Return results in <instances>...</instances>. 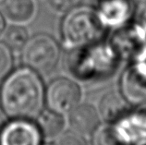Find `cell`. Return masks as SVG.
Instances as JSON below:
<instances>
[{
    "label": "cell",
    "instance_id": "obj_1",
    "mask_svg": "<svg viewBox=\"0 0 146 145\" xmlns=\"http://www.w3.org/2000/svg\"><path fill=\"white\" fill-rule=\"evenodd\" d=\"M44 93L39 73L25 66L13 68L0 86L1 109L10 119H33L44 109Z\"/></svg>",
    "mask_w": 146,
    "mask_h": 145
},
{
    "label": "cell",
    "instance_id": "obj_2",
    "mask_svg": "<svg viewBox=\"0 0 146 145\" xmlns=\"http://www.w3.org/2000/svg\"><path fill=\"white\" fill-rule=\"evenodd\" d=\"M120 61L110 42L102 40L71 50L68 70L80 81H98L114 74Z\"/></svg>",
    "mask_w": 146,
    "mask_h": 145
},
{
    "label": "cell",
    "instance_id": "obj_3",
    "mask_svg": "<svg viewBox=\"0 0 146 145\" xmlns=\"http://www.w3.org/2000/svg\"><path fill=\"white\" fill-rule=\"evenodd\" d=\"M106 30L95 7L80 4L64 14L60 23L61 44L68 51L75 50L102 41Z\"/></svg>",
    "mask_w": 146,
    "mask_h": 145
},
{
    "label": "cell",
    "instance_id": "obj_4",
    "mask_svg": "<svg viewBox=\"0 0 146 145\" xmlns=\"http://www.w3.org/2000/svg\"><path fill=\"white\" fill-rule=\"evenodd\" d=\"M20 51L22 66L40 75L48 74L59 62L61 45L50 34L40 32L30 36Z\"/></svg>",
    "mask_w": 146,
    "mask_h": 145
},
{
    "label": "cell",
    "instance_id": "obj_5",
    "mask_svg": "<svg viewBox=\"0 0 146 145\" xmlns=\"http://www.w3.org/2000/svg\"><path fill=\"white\" fill-rule=\"evenodd\" d=\"M82 98V90L79 83L67 77H57L45 87L44 105L46 108L62 115H68Z\"/></svg>",
    "mask_w": 146,
    "mask_h": 145
},
{
    "label": "cell",
    "instance_id": "obj_6",
    "mask_svg": "<svg viewBox=\"0 0 146 145\" xmlns=\"http://www.w3.org/2000/svg\"><path fill=\"white\" fill-rule=\"evenodd\" d=\"M44 139L35 122L12 118L0 132V145H44Z\"/></svg>",
    "mask_w": 146,
    "mask_h": 145
},
{
    "label": "cell",
    "instance_id": "obj_7",
    "mask_svg": "<svg viewBox=\"0 0 146 145\" xmlns=\"http://www.w3.org/2000/svg\"><path fill=\"white\" fill-rule=\"evenodd\" d=\"M135 7L132 0H99L95 9L103 27L116 30L132 21Z\"/></svg>",
    "mask_w": 146,
    "mask_h": 145
},
{
    "label": "cell",
    "instance_id": "obj_8",
    "mask_svg": "<svg viewBox=\"0 0 146 145\" xmlns=\"http://www.w3.org/2000/svg\"><path fill=\"white\" fill-rule=\"evenodd\" d=\"M110 44L121 60H130L136 52L146 43V32L140 22L127 24L122 28L113 30Z\"/></svg>",
    "mask_w": 146,
    "mask_h": 145
},
{
    "label": "cell",
    "instance_id": "obj_9",
    "mask_svg": "<svg viewBox=\"0 0 146 145\" xmlns=\"http://www.w3.org/2000/svg\"><path fill=\"white\" fill-rule=\"evenodd\" d=\"M137 107L114 124L121 139L129 145L146 140V104Z\"/></svg>",
    "mask_w": 146,
    "mask_h": 145
},
{
    "label": "cell",
    "instance_id": "obj_10",
    "mask_svg": "<svg viewBox=\"0 0 146 145\" xmlns=\"http://www.w3.org/2000/svg\"><path fill=\"white\" fill-rule=\"evenodd\" d=\"M119 93L131 106L146 104V77L129 65L121 73Z\"/></svg>",
    "mask_w": 146,
    "mask_h": 145
},
{
    "label": "cell",
    "instance_id": "obj_11",
    "mask_svg": "<svg viewBox=\"0 0 146 145\" xmlns=\"http://www.w3.org/2000/svg\"><path fill=\"white\" fill-rule=\"evenodd\" d=\"M68 125L71 130L83 137L92 136L101 124L97 108L93 105L82 104L68 114Z\"/></svg>",
    "mask_w": 146,
    "mask_h": 145
},
{
    "label": "cell",
    "instance_id": "obj_12",
    "mask_svg": "<svg viewBox=\"0 0 146 145\" xmlns=\"http://www.w3.org/2000/svg\"><path fill=\"white\" fill-rule=\"evenodd\" d=\"M0 7V11L10 25H28L35 20L38 13L35 0H3Z\"/></svg>",
    "mask_w": 146,
    "mask_h": 145
},
{
    "label": "cell",
    "instance_id": "obj_13",
    "mask_svg": "<svg viewBox=\"0 0 146 145\" xmlns=\"http://www.w3.org/2000/svg\"><path fill=\"white\" fill-rule=\"evenodd\" d=\"M98 113L104 123L115 124L130 112L131 105L120 93L108 91L99 102Z\"/></svg>",
    "mask_w": 146,
    "mask_h": 145
},
{
    "label": "cell",
    "instance_id": "obj_14",
    "mask_svg": "<svg viewBox=\"0 0 146 145\" xmlns=\"http://www.w3.org/2000/svg\"><path fill=\"white\" fill-rule=\"evenodd\" d=\"M35 118V123L41 135L46 142L56 139L67 128L68 121L65 115L55 112L51 109H43Z\"/></svg>",
    "mask_w": 146,
    "mask_h": 145
},
{
    "label": "cell",
    "instance_id": "obj_15",
    "mask_svg": "<svg viewBox=\"0 0 146 145\" xmlns=\"http://www.w3.org/2000/svg\"><path fill=\"white\" fill-rule=\"evenodd\" d=\"M92 137V145H129L121 139L114 124L101 123Z\"/></svg>",
    "mask_w": 146,
    "mask_h": 145
},
{
    "label": "cell",
    "instance_id": "obj_16",
    "mask_svg": "<svg viewBox=\"0 0 146 145\" xmlns=\"http://www.w3.org/2000/svg\"><path fill=\"white\" fill-rule=\"evenodd\" d=\"M3 42L12 50H21L29 39V32L25 26L10 25L3 33Z\"/></svg>",
    "mask_w": 146,
    "mask_h": 145
},
{
    "label": "cell",
    "instance_id": "obj_17",
    "mask_svg": "<svg viewBox=\"0 0 146 145\" xmlns=\"http://www.w3.org/2000/svg\"><path fill=\"white\" fill-rule=\"evenodd\" d=\"M13 50L0 40V81H2L13 70Z\"/></svg>",
    "mask_w": 146,
    "mask_h": 145
},
{
    "label": "cell",
    "instance_id": "obj_18",
    "mask_svg": "<svg viewBox=\"0 0 146 145\" xmlns=\"http://www.w3.org/2000/svg\"><path fill=\"white\" fill-rule=\"evenodd\" d=\"M45 145H88V142L85 137L70 129Z\"/></svg>",
    "mask_w": 146,
    "mask_h": 145
},
{
    "label": "cell",
    "instance_id": "obj_19",
    "mask_svg": "<svg viewBox=\"0 0 146 145\" xmlns=\"http://www.w3.org/2000/svg\"><path fill=\"white\" fill-rule=\"evenodd\" d=\"M82 0H45L47 7L53 12L65 14L73 7L79 6Z\"/></svg>",
    "mask_w": 146,
    "mask_h": 145
},
{
    "label": "cell",
    "instance_id": "obj_20",
    "mask_svg": "<svg viewBox=\"0 0 146 145\" xmlns=\"http://www.w3.org/2000/svg\"><path fill=\"white\" fill-rule=\"evenodd\" d=\"M129 62V65L134 70L146 77V43L136 52Z\"/></svg>",
    "mask_w": 146,
    "mask_h": 145
},
{
    "label": "cell",
    "instance_id": "obj_21",
    "mask_svg": "<svg viewBox=\"0 0 146 145\" xmlns=\"http://www.w3.org/2000/svg\"><path fill=\"white\" fill-rule=\"evenodd\" d=\"M6 24H7V21L5 20V18H4L2 12L0 11V38L2 37L3 33L6 30Z\"/></svg>",
    "mask_w": 146,
    "mask_h": 145
},
{
    "label": "cell",
    "instance_id": "obj_22",
    "mask_svg": "<svg viewBox=\"0 0 146 145\" xmlns=\"http://www.w3.org/2000/svg\"><path fill=\"white\" fill-rule=\"evenodd\" d=\"M7 117L5 115V113H4L3 111L0 112V132H1V130L3 129L4 126L6 125V123L7 122Z\"/></svg>",
    "mask_w": 146,
    "mask_h": 145
},
{
    "label": "cell",
    "instance_id": "obj_23",
    "mask_svg": "<svg viewBox=\"0 0 146 145\" xmlns=\"http://www.w3.org/2000/svg\"><path fill=\"white\" fill-rule=\"evenodd\" d=\"M136 7H140L141 9H146V0H132Z\"/></svg>",
    "mask_w": 146,
    "mask_h": 145
},
{
    "label": "cell",
    "instance_id": "obj_24",
    "mask_svg": "<svg viewBox=\"0 0 146 145\" xmlns=\"http://www.w3.org/2000/svg\"><path fill=\"white\" fill-rule=\"evenodd\" d=\"M140 23L141 24V26H143V29L146 32V9H143V13H141V15Z\"/></svg>",
    "mask_w": 146,
    "mask_h": 145
},
{
    "label": "cell",
    "instance_id": "obj_25",
    "mask_svg": "<svg viewBox=\"0 0 146 145\" xmlns=\"http://www.w3.org/2000/svg\"><path fill=\"white\" fill-rule=\"evenodd\" d=\"M136 145H146V140H143V142H141L139 143H137Z\"/></svg>",
    "mask_w": 146,
    "mask_h": 145
},
{
    "label": "cell",
    "instance_id": "obj_26",
    "mask_svg": "<svg viewBox=\"0 0 146 145\" xmlns=\"http://www.w3.org/2000/svg\"><path fill=\"white\" fill-rule=\"evenodd\" d=\"M2 2H3V0H0V4H1Z\"/></svg>",
    "mask_w": 146,
    "mask_h": 145
}]
</instances>
